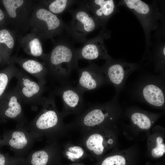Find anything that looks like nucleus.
I'll return each instance as SVG.
<instances>
[{
  "instance_id": "nucleus-1",
  "label": "nucleus",
  "mask_w": 165,
  "mask_h": 165,
  "mask_svg": "<svg viewBox=\"0 0 165 165\" xmlns=\"http://www.w3.org/2000/svg\"><path fill=\"white\" fill-rule=\"evenodd\" d=\"M46 60L48 66L47 75L63 85L78 67L77 49L66 41L56 46Z\"/></svg>"
},
{
  "instance_id": "nucleus-2",
  "label": "nucleus",
  "mask_w": 165,
  "mask_h": 165,
  "mask_svg": "<svg viewBox=\"0 0 165 165\" xmlns=\"http://www.w3.org/2000/svg\"><path fill=\"white\" fill-rule=\"evenodd\" d=\"M118 6L127 7L139 20L143 29L145 37V47L143 58L151 60V32L158 28L159 21L163 17V13L160 12L156 1L148 4L141 0H122L119 2Z\"/></svg>"
},
{
  "instance_id": "nucleus-3",
  "label": "nucleus",
  "mask_w": 165,
  "mask_h": 165,
  "mask_svg": "<svg viewBox=\"0 0 165 165\" xmlns=\"http://www.w3.org/2000/svg\"><path fill=\"white\" fill-rule=\"evenodd\" d=\"M42 105V107L38 115L23 126L33 134L40 138L56 128L60 120L53 94L46 98Z\"/></svg>"
},
{
  "instance_id": "nucleus-4",
  "label": "nucleus",
  "mask_w": 165,
  "mask_h": 165,
  "mask_svg": "<svg viewBox=\"0 0 165 165\" xmlns=\"http://www.w3.org/2000/svg\"><path fill=\"white\" fill-rule=\"evenodd\" d=\"M68 11L72 19L66 28L75 41L86 42L87 36L100 27L99 23L90 13L83 7L79 6Z\"/></svg>"
},
{
  "instance_id": "nucleus-5",
  "label": "nucleus",
  "mask_w": 165,
  "mask_h": 165,
  "mask_svg": "<svg viewBox=\"0 0 165 165\" xmlns=\"http://www.w3.org/2000/svg\"><path fill=\"white\" fill-rule=\"evenodd\" d=\"M22 101L16 88L5 92L0 98V123H6L8 120H15L16 127H22L27 119L24 114Z\"/></svg>"
},
{
  "instance_id": "nucleus-6",
  "label": "nucleus",
  "mask_w": 165,
  "mask_h": 165,
  "mask_svg": "<svg viewBox=\"0 0 165 165\" xmlns=\"http://www.w3.org/2000/svg\"><path fill=\"white\" fill-rule=\"evenodd\" d=\"M15 77L17 82L15 87L22 103L34 107L42 105L46 98L43 96L46 90L45 85L37 82L25 73L17 71Z\"/></svg>"
},
{
  "instance_id": "nucleus-7",
  "label": "nucleus",
  "mask_w": 165,
  "mask_h": 165,
  "mask_svg": "<svg viewBox=\"0 0 165 165\" xmlns=\"http://www.w3.org/2000/svg\"><path fill=\"white\" fill-rule=\"evenodd\" d=\"M139 67L138 63H130L112 58L101 67L107 82L112 84L116 93L122 89L130 75Z\"/></svg>"
},
{
  "instance_id": "nucleus-8",
  "label": "nucleus",
  "mask_w": 165,
  "mask_h": 165,
  "mask_svg": "<svg viewBox=\"0 0 165 165\" xmlns=\"http://www.w3.org/2000/svg\"><path fill=\"white\" fill-rule=\"evenodd\" d=\"M22 127H16L15 129L5 131L1 140L2 146L7 145L16 155H23L31 150L34 143L41 140Z\"/></svg>"
},
{
  "instance_id": "nucleus-9",
  "label": "nucleus",
  "mask_w": 165,
  "mask_h": 165,
  "mask_svg": "<svg viewBox=\"0 0 165 165\" xmlns=\"http://www.w3.org/2000/svg\"><path fill=\"white\" fill-rule=\"evenodd\" d=\"M110 36L105 27L103 28L97 36L86 41L82 47L77 49L78 60L92 61L103 59L106 61L112 58L104 42V39Z\"/></svg>"
},
{
  "instance_id": "nucleus-10",
  "label": "nucleus",
  "mask_w": 165,
  "mask_h": 165,
  "mask_svg": "<svg viewBox=\"0 0 165 165\" xmlns=\"http://www.w3.org/2000/svg\"><path fill=\"white\" fill-rule=\"evenodd\" d=\"M76 2L91 13L102 28L105 27L108 20L117 11V6L113 0H78Z\"/></svg>"
},
{
  "instance_id": "nucleus-11",
  "label": "nucleus",
  "mask_w": 165,
  "mask_h": 165,
  "mask_svg": "<svg viewBox=\"0 0 165 165\" xmlns=\"http://www.w3.org/2000/svg\"><path fill=\"white\" fill-rule=\"evenodd\" d=\"M78 70L79 77L76 87L83 93L95 90L107 83L101 67L94 63Z\"/></svg>"
},
{
  "instance_id": "nucleus-12",
  "label": "nucleus",
  "mask_w": 165,
  "mask_h": 165,
  "mask_svg": "<svg viewBox=\"0 0 165 165\" xmlns=\"http://www.w3.org/2000/svg\"><path fill=\"white\" fill-rule=\"evenodd\" d=\"M54 93L61 98L64 105V111L66 112L78 110L83 103L84 93L76 87L70 85H64L57 87Z\"/></svg>"
},
{
  "instance_id": "nucleus-13",
  "label": "nucleus",
  "mask_w": 165,
  "mask_h": 165,
  "mask_svg": "<svg viewBox=\"0 0 165 165\" xmlns=\"http://www.w3.org/2000/svg\"><path fill=\"white\" fill-rule=\"evenodd\" d=\"M138 92L139 99L151 105L160 107L165 103L164 87L155 81H148L143 83Z\"/></svg>"
},
{
  "instance_id": "nucleus-14",
  "label": "nucleus",
  "mask_w": 165,
  "mask_h": 165,
  "mask_svg": "<svg viewBox=\"0 0 165 165\" xmlns=\"http://www.w3.org/2000/svg\"><path fill=\"white\" fill-rule=\"evenodd\" d=\"M36 16L38 19L45 22L49 32L60 31L64 28H66V25L60 18L45 9H39L36 12Z\"/></svg>"
},
{
  "instance_id": "nucleus-15",
  "label": "nucleus",
  "mask_w": 165,
  "mask_h": 165,
  "mask_svg": "<svg viewBox=\"0 0 165 165\" xmlns=\"http://www.w3.org/2000/svg\"><path fill=\"white\" fill-rule=\"evenodd\" d=\"M22 62V67L26 72L36 78L39 83L45 85L48 71L43 64L33 60H28Z\"/></svg>"
},
{
  "instance_id": "nucleus-16",
  "label": "nucleus",
  "mask_w": 165,
  "mask_h": 165,
  "mask_svg": "<svg viewBox=\"0 0 165 165\" xmlns=\"http://www.w3.org/2000/svg\"><path fill=\"white\" fill-rule=\"evenodd\" d=\"M109 115L108 112L104 113L101 108H95L90 110L83 117V123L87 126H95L102 123Z\"/></svg>"
},
{
  "instance_id": "nucleus-17",
  "label": "nucleus",
  "mask_w": 165,
  "mask_h": 165,
  "mask_svg": "<svg viewBox=\"0 0 165 165\" xmlns=\"http://www.w3.org/2000/svg\"><path fill=\"white\" fill-rule=\"evenodd\" d=\"M153 49V59L155 70L156 72H163L165 64V45L163 42H158Z\"/></svg>"
},
{
  "instance_id": "nucleus-18",
  "label": "nucleus",
  "mask_w": 165,
  "mask_h": 165,
  "mask_svg": "<svg viewBox=\"0 0 165 165\" xmlns=\"http://www.w3.org/2000/svg\"><path fill=\"white\" fill-rule=\"evenodd\" d=\"M103 139L102 136L98 134L90 135L86 141L87 148L90 151H93L95 154L100 155L102 153L104 147L102 145Z\"/></svg>"
},
{
  "instance_id": "nucleus-19",
  "label": "nucleus",
  "mask_w": 165,
  "mask_h": 165,
  "mask_svg": "<svg viewBox=\"0 0 165 165\" xmlns=\"http://www.w3.org/2000/svg\"><path fill=\"white\" fill-rule=\"evenodd\" d=\"M17 71L11 67L0 71V98L5 92L10 81L15 77Z\"/></svg>"
},
{
  "instance_id": "nucleus-20",
  "label": "nucleus",
  "mask_w": 165,
  "mask_h": 165,
  "mask_svg": "<svg viewBox=\"0 0 165 165\" xmlns=\"http://www.w3.org/2000/svg\"><path fill=\"white\" fill-rule=\"evenodd\" d=\"M76 0H56L50 3L48 6L49 11L54 14L62 13L68 10Z\"/></svg>"
},
{
  "instance_id": "nucleus-21",
  "label": "nucleus",
  "mask_w": 165,
  "mask_h": 165,
  "mask_svg": "<svg viewBox=\"0 0 165 165\" xmlns=\"http://www.w3.org/2000/svg\"><path fill=\"white\" fill-rule=\"evenodd\" d=\"M48 152L45 149L32 151L30 156L31 165H46L50 157Z\"/></svg>"
},
{
  "instance_id": "nucleus-22",
  "label": "nucleus",
  "mask_w": 165,
  "mask_h": 165,
  "mask_svg": "<svg viewBox=\"0 0 165 165\" xmlns=\"http://www.w3.org/2000/svg\"><path fill=\"white\" fill-rule=\"evenodd\" d=\"M131 119L135 124L143 129H148L151 125V121L145 114L139 112H135L131 116Z\"/></svg>"
},
{
  "instance_id": "nucleus-23",
  "label": "nucleus",
  "mask_w": 165,
  "mask_h": 165,
  "mask_svg": "<svg viewBox=\"0 0 165 165\" xmlns=\"http://www.w3.org/2000/svg\"><path fill=\"white\" fill-rule=\"evenodd\" d=\"M3 4L10 16L15 18L16 16V9L24 3L22 0H3Z\"/></svg>"
},
{
  "instance_id": "nucleus-24",
  "label": "nucleus",
  "mask_w": 165,
  "mask_h": 165,
  "mask_svg": "<svg viewBox=\"0 0 165 165\" xmlns=\"http://www.w3.org/2000/svg\"><path fill=\"white\" fill-rule=\"evenodd\" d=\"M84 150L79 146L70 147L68 151L66 152V155L68 158L72 161L81 158L83 155Z\"/></svg>"
},
{
  "instance_id": "nucleus-25",
  "label": "nucleus",
  "mask_w": 165,
  "mask_h": 165,
  "mask_svg": "<svg viewBox=\"0 0 165 165\" xmlns=\"http://www.w3.org/2000/svg\"><path fill=\"white\" fill-rule=\"evenodd\" d=\"M0 43L5 44L10 49L13 47V38L7 30L4 29L0 30Z\"/></svg>"
},
{
  "instance_id": "nucleus-26",
  "label": "nucleus",
  "mask_w": 165,
  "mask_h": 165,
  "mask_svg": "<svg viewBox=\"0 0 165 165\" xmlns=\"http://www.w3.org/2000/svg\"><path fill=\"white\" fill-rule=\"evenodd\" d=\"M31 53L34 57L41 56L43 50L41 44L37 38H35L29 43Z\"/></svg>"
},
{
  "instance_id": "nucleus-27",
  "label": "nucleus",
  "mask_w": 165,
  "mask_h": 165,
  "mask_svg": "<svg viewBox=\"0 0 165 165\" xmlns=\"http://www.w3.org/2000/svg\"><path fill=\"white\" fill-rule=\"evenodd\" d=\"M163 139L159 137L156 138V146L152 151V155L155 158L162 157L165 152V144L163 143Z\"/></svg>"
},
{
  "instance_id": "nucleus-28",
  "label": "nucleus",
  "mask_w": 165,
  "mask_h": 165,
  "mask_svg": "<svg viewBox=\"0 0 165 165\" xmlns=\"http://www.w3.org/2000/svg\"><path fill=\"white\" fill-rule=\"evenodd\" d=\"M126 160L124 157L120 155H115L106 158L101 165H125Z\"/></svg>"
},
{
  "instance_id": "nucleus-29",
  "label": "nucleus",
  "mask_w": 165,
  "mask_h": 165,
  "mask_svg": "<svg viewBox=\"0 0 165 165\" xmlns=\"http://www.w3.org/2000/svg\"><path fill=\"white\" fill-rule=\"evenodd\" d=\"M19 159L13 158L8 154L3 153L0 151V165H11L12 162Z\"/></svg>"
},
{
  "instance_id": "nucleus-30",
  "label": "nucleus",
  "mask_w": 165,
  "mask_h": 165,
  "mask_svg": "<svg viewBox=\"0 0 165 165\" xmlns=\"http://www.w3.org/2000/svg\"><path fill=\"white\" fill-rule=\"evenodd\" d=\"M4 17V14L2 10L0 9V21L3 19Z\"/></svg>"
},
{
  "instance_id": "nucleus-31",
  "label": "nucleus",
  "mask_w": 165,
  "mask_h": 165,
  "mask_svg": "<svg viewBox=\"0 0 165 165\" xmlns=\"http://www.w3.org/2000/svg\"><path fill=\"white\" fill-rule=\"evenodd\" d=\"M108 142L110 144H112L113 142V141L112 139H109L108 140Z\"/></svg>"
},
{
  "instance_id": "nucleus-32",
  "label": "nucleus",
  "mask_w": 165,
  "mask_h": 165,
  "mask_svg": "<svg viewBox=\"0 0 165 165\" xmlns=\"http://www.w3.org/2000/svg\"><path fill=\"white\" fill-rule=\"evenodd\" d=\"M1 139L2 138H1V136H0V148L2 146L1 143Z\"/></svg>"
}]
</instances>
